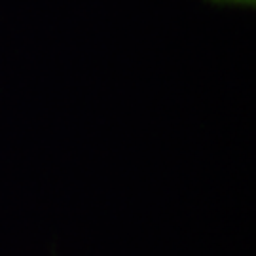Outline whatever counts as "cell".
<instances>
[{
    "label": "cell",
    "instance_id": "cell-1",
    "mask_svg": "<svg viewBox=\"0 0 256 256\" xmlns=\"http://www.w3.org/2000/svg\"><path fill=\"white\" fill-rule=\"evenodd\" d=\"M234 2H243V4H252L254 0H234Z\"/></svg>",
    "mask_w": 256,
    "mask_h": 256
}]
</instances>
